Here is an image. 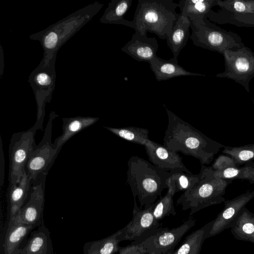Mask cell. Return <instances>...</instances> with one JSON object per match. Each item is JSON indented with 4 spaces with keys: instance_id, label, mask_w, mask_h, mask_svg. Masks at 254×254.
<instances>
[{
    "instance_id": "1",
    "label": "cell",
    "mask_w": 254,
    "mask_h": 254,
    "mask_svg": "<svg viewBox=\"0 0 254 254\" xmlns=\"http://www.w3.org/2000/svg\"><path fill=\"white\" fill-rule=\"evenodd\" d=\"M168 124L163 145L199 160L201 165H209L224 145L204 135L165 107Z\"/></svg>"
},
{
    "instance_id": "2",
    "label": "cell",
    "mask_w": 254,
    "mask_h": 254,
    "mask_svg": "<svg viewBox=\"0 0 254 254\" xmlns=\"http://www.w3.org/2000/svg\"><path fill=\"white\" fill-rule=\"evenodd\" d=\"M127 182L133 197H138L140 208L154 203L163 190L168 189L169 172L155 167L142 158L132 156L127 161Z\"/></svg>"
},
{
    "instance_id": "3",
    "label": "cell",
    "mask_w": 254,
    "mask_h": 254,
    "mask_svg": "<svg viewBox=\"0 0 254 254\" xmlns=\"http://www.w3.org/2000/svg\"><path fill=\"white\" fill-rule=\"evenodd\" d=\"M177 7L173 0H138L133 29L141 34L149 32L166 40L180 16L176 11Z\"/></svg>"
},
{
    "instance_id": "4",
    "label": "cell",
    "mask_w": 254,
    "mask_h": 254,
    "mask_svg": "<svg viewBox=\"0 0 254 254\" xmlns=\"http://www.w3.org/2000/svg\"><path fill=\"white\" fill-rule=\"evenodd\" d=\"M199 181L184 191L176 201L183 210H190V216L203 208L224 202L226 188L233 181L215 176L211 167L205 165H201Z\"/></svg>"
},
{
    "instance_id": "5",
    "label": "cell",
    "mask_w": 254,
    "mask_h": 254,
    "mask_svg": "<svg viewBox=\"0 0 254 254\" xmlns=\"http://www.w3.org/2000/svg\"><path fill=\"white\" fill-rule=\"evenodd\" d=\"M190 39L197 47L223 55L226 50L245 46L239 35L210 22L206 16L190 21Z\"/></svg>"
},
{
    "instance_id": "6",
    "label": "cell",
    "mask_w": 254,
    "mask_h": 254,
    "mask_svg": "<svg viewBox=\"0 0 254 254\" xmlns=\"http://www.w3.org/2000/svg\"><path fill=\"white\" fill-rule=\"evenodd\" d=\"M37 129L33 126L26 131L12 135L8 149L9 184L20 182L25 171V166L36 146L34 137Z\"/></svg>"
},
{
    "instance_id": "7",
    "label": "cell",
    "mask_w": 254,
    "mask_h": 254,
    "mask_svg": "<svg viewBox=\"0 0 254 254\" xmlns=\"http://www.w3.org/2000/svg\"><path fill=\"white\" fill-rule=\"evenodd\" d=\"M222 55L225 70L215 76L233 80L249 92V83L254 77V52L245 46L235 50H226Z\"/></svg>"
},
{
    "instance_id": "8",
    "label": "cell",
    "mask_w": 254,
    "mask_h": 254,
    "mask_svg": "<svg viewBox=\"0 0 254 254\" xmlns=\"http://www.w3.org/2000/svg\"><path fill=\"white\" fill-rule=\"evenodd\" d=\"M195 224V220L190 216L180 226L161 229L139 244L146 254H171L182 237Z\"/></svg>"
},
{
    "instance_id": "9",
    "label": "cell",
    "mask_w": 254,
    "mask_h": 254,
    "mask_svg": "<svg viewBox=\"0 0 254 254\" xmlns=\"http://www.w3.org/2000/svg\"><path fill=\"white\" fill-rule=\"evenodd\" d=\"M53 119L50 118L42 139L36 145L26 164L27 174L31 181L35 180L40 173L47 170L49 166H51L58 154L56 146L52 142Z\"/></svg>"
},
{
    "instance_id": "10",
    "label": "cell",
    "mask_w": 254,
    "mask_h": 254,
    "mask_svg": "<svg viewBox=\"0 0 254 254\" xmlns=\"http://www.w3.org/2000/svg\"><path fill=\"white\" fill-rule=\"evenodd\" d=\"M254 197V190L248 191L230 200L224 201V207L213 220L206 239L215 236L230 228L241 211Z\"/></svg>"
},
{
    "instance_id": "11",
    "label": "cell",
    "mask_w": 254,
    "mask_h": 254,
    "mask_svg": "<svg viewBox=\"0 0 254 254\" xmlns=\"http://www.w3.org/2000/svg\"><path fill=\"white\" fill-rule=\"evenodd\" d=\"M131 220L122 229V241H133L139 238L145 232L154 228H157L159 223L153 214V204L147 208H141L137 205L136 197Z\"/></svg>"
},
{
    "instance_id": "12",
    "label": "cell",
    "mask_w": 254,
    "mask_h": 254,
    "mask_svg": "<svg viewBox=\"0 0 254 254\" xmlns=\"http://www.w3.org/2000/svg\"><path fill=\"white\" fill-rule=\"evenodd\" d=\"M144 147L149 160L155 167L169 172L182 171L192 173L185 166L177 152L150 139L146 142Z\"/></svg>"
},
{
    "instance_id": "13",
    "label": "cell",
    "mask_w": 254,
    "mask_h": 254,
    "mask_svg": "<svg viewBox=\"0 0 254 254\" xmlns=\"http://www.w3.org/2000/svg\"><path fill=\"white\" fill-rule=\"evenodd\" d=\"M158 44L155 37H148L147 34H141L135 31L131 39L122 48V50L138 62H146L149 64L157 56Z\"/></svg>"
},
{
    "instance_id": "14",
    "label": "cell",
    "mask_w": 254,
    "mask_h": 254,
    "mask_svg": "<svg viewBox=\"0 0 254 254\" xmlns=\"http://www.w3.org/2000/svg\"><path fill=\"white\" fill-rule=\"evenodd\" d=\"M44 190L42 184L34 186L28 201L14 219L36 227L40 226L44 220Z\"/></svg>"
},
{
    "instance_id": "15",
    "label": "cell",
    "mask_w": 254,
    "mask_h": 254,
    "mask_svg": "<svg viewBox=\"0 0 254 254\" xmlns=\"http://www.w3.org/2000/svg\"><path fill=\"white\" fill-rule=\"evenodd\" d=\"M14 254H53L50 232L44 220L31 232Z\"/></svg>"
},
{
    "instance_id": "16",
    "label": "cell",
    "mask_w": 254,
    "mask_h": 254,
    "mask_svg": "<svg viewBox=\"0 0 254 254\" xmlns=\"http://www.w3.org/2000/svg\"><path fill=\"white\" fill-rule=\"evenodd\" d=\"M36 228L15 219L9 221L1 240L0 254H14L22 242Z\"/></svg>"
},
{
    "instance_id": "17",
    "label": "cell",
    "mask_w": 254,
    "mask_h": 254,
    "mask_svg": "<svg viewBox=\"0 0 254 254\" xmlns=\"http://www.w3.org/2000/svg\"><path fill=\"white\" fill-rule=\"evenodd\" d=\"M31 181L25 171L18 184H9L7 192L8 222L14 219L23 207Z\"/></svg>"
},
{
    "instance_id": "18",
    "label": "cell",
    "mask_w": 254,
    "mask_h": 254,
    "mask_svg": "<svg viewBox=\"0 0 254 254\" xmlns=\"http://www.w3.org/2000/svg\"><path fill=\"white\" fill-rule=\"evenodd\" d=\"M149 64L158 81L182 76H205L186 70L179 64L178 58L175 57L166 60L157 56Z\"/></svg>"
},
{
    "instance_id": "19",
    "label": "cell",
    "mask_w": 254,
    "mask_h": 254,
    "mask_svg": "<svg viewBox=\"0 0 254 254\" xmlns=\"http://www.w3.org/2000/svg\"><path fill=\"white\" fill-rule=\"evenodd\" d=\"M98 118L77 117L63 119V133L54 141L58 153L62 146L71 137L84 129L94 124Z\"/></svg>"
},
{
    "instance_id": "20",
    "label": "cell",
    "mask_w": 254,
    "mask_h": 254,
    "mask_svg": "<svg viewBox=\"0 0 254 254\" xmlns=\"http://www.w3.org/2000/svg\"><path fill=\"white\" fill-rule=\"evenodd\" d=\"M190 19L180 15L172 32L166 38L167 45L171 50L173 57L178 58L180 52L190 38Z\"/></svg>"
},
{
    "instance_id": "21",
    "label": "cell",
    "mask_w": 254,
    "mask_h": 254,
    "mask_svg": "<svg viewBox=\"0 0 254 254\" xmlns=\"http://www.w3.org/2000/svg\"><path fill=\"white\" fill-rule=\"evenodd\" d=\"M230 229L237 240L254 243V214L245 207Z\"/></svg>"
},
{
    "instance_id": "22",
    "label": "cell",
    "mask_w": 254,
    "mask_h": 254,
    "mask_svg": "<svg viewBox=\"0 0 254 254\" xmlns=\"http://www.w3.org/2000/svg\"><path fill=\"white\" fill-rule=\"evenodd\" d=\"M121 230L103 239L86 243L83 248V254H117L122 242Z\"/></svg>"
},
{
    "instance_id": "23",
    "label": "cell",
    "mask_w": 254,
    "mask_h": 254,
    "mask_svg": "<svg viewBox=\"0 0 254 254\" xmlns=\"http://www.w3.org/2000/svg\"><path fill=\"white\" fill-rule=\"evenodd\" d=\"M178 4L180 15L194 21L204 17L213 6L217 5V0H184Z\"/></svg>"
},
{
    "instance_id": "24",
    "label": "cell",
    "mask_w": 254,
    "mask_h": 254,
    "mask_svg": "<svg viewBox=\"0 0 254 254\" xmlns=\"http://www.w3.org/2000/svg\"><path fill=\"white\" fill-rule=\"evenodd\" d=\"M213 222V220L209 222L187 236L182 245L171 254H199Z\"/></svg>"
},
{
    "instance_id": "25",
    "label": "cell",
    "mask_w": 254,
    "mask_h": 254,
    "mask_svg": "<svg viewBox=\"0 0 254 254\" xmlns=\"http://www.w3.org/2000/svg\"><path fill=\"white\" fill-rule=\"evenodd\" d=\"M132 0H116L112 1L106 12L104 17L107 22L116 24L123 25L134 28L132 21L127 20L124 16L130 8Z\"/></svg>"
},
{
    "instance_id": "26",
    "label": "cell",
    "mask_w": 254,
    "mask_h": 254,
    "mask_svg": "<svg viewBox=\"0 0 254 254\" xmlns=\"http://www.w3.org/2000/svg\"><path fill=\"white\" fill-rule=\"evenodd\" d=\"M206 17L219 23H230L237 26L254 27V14L234 13L222 9L219 12H215L211 10Z\"/></svg>"
},
{
    "instance_id": "27",
    "label": "cell",
    "mask_w": 254,
    "mask_h": 254,
    "mask_svg": "<svg viewBox=\"0 0 254 254\" xmlns=\"http://www.w3.org/2000/svg\"><path fill=\"white\" fill-rule=\"evenodd\" d=\"M104 127L117 136L135 144L144 146L149 139V130L147 128L135 127Z\"/></svg>"
},
{
    "instance_id": "28",
    "label": "cell",
    "mask_w": 254,
    "mask_h": 254,
    "mask_svg": "<svg viewBox=\"0 0 254 254\" xmlns=\"http://www.w3.org/2000/svg\"><path fill=\"white\" fill-rule=\"evenodd\" d=\"M167 180V186L173 188L175 193L181 191H187L196 184L201 177V174L194 175L182 171L170 172Z\"/></svg>"
},
{
    "instance_id": "29",
    "label": "cell",
    "mask_w": 254,
    "mask_h": 254,
    "mask_svg": "<svg viewBox=\"0 0 254 254\" xmlns=\"http://www.w3.org/2000/svg\"><path fill=\"white\" fill-rule=\"evenodd\" d=\"M167 189L166 194L153 204V214L158 222L170 215H176L173 199L175 193L172 187L168 186Z\"/></svg>"
},
{
    "instance_id": "30",
    "label": "cell",
    "mask_w": 254,
    "mask_h": 254,
    "mask_svg": "<svg viewBox=\"0 0 254 254\" xmlns=\"http://www.w3.org/2000/svg\"><path fill=\"white\" fill-rule=\"evenodd\" d=\"M222 152L233 158L239 167L254 160V143L234 147L225 146Z\"/></svg>"
},
{
    "instance_id": "31",
    "label": "cell",
    "mask_w": 254,
    "mask_h": 254,
    "mask_svg": "<svg viewBox=\"0 0 254 254\" xmlns=\"http://www.w3.org/2000/svg\"><path fill=\"white\" fill-rule=\"evenodd\" d=\"M254 167L252 162L245 164L242 167H234L223 170L215 171L213 170L215 176L224 179H241L248 181L250 183L253 178Z\"/></svg>"
},
{
    "instance_id": "32",
    "label": "cell",
    "mask_w": 254,
    "mask_h": 254,
    "mask_svg": "<svg viewBox=\"0 0 254 254\" xmlns=\"http://www.w3.org/2000/svg\"><path fill=\"white\" fill-rule=\"evenodd\" d=\"M221 9L239 14H254V0H217Z\"/></svg>"
},
{
    "instance_id": "33",
    "label": "cell",
    "mask_w": 254,
    "mask_h": 254,
    "mask_svg": "<svg viewBox=\"0 0 254 254\" xmlns=\"http://www.w3.org/2000/svg\"><path fill=\"white\" fill-rule=\"evenodd\" d=\"M210 167L213 170L219 171L228 168L238 166L233 158L228 155L222 154L215 159Z\"/></svg>"
},
{
    "instance_id": "34",
    "label": "cell",
    "mask_w": 254,
    "mask_h": 254,
    "mask_svg": "<svg viewBox=\"0 0 254 254\" xmlns=\"http://www.w3.org/2000/svg\"><path fill=\"white\" fill-rule=\"evenodd\" d=\"M118 254H146V253L138 243L120 247Z\"/></svg>"
},
{
    "instance_id": "35",
    "label": "cell",
    "mask_w": 254,
    "mask_h": 254,
    "mask_svg": "<svg viewBox=\"0 0 254 254\" xmlns=\"http://www.w3.org/2000/svg\"><path fill=\"white\" fill-rule=\"evenodd\" d=\"M58 40L57 33L55 32H51L45 38V46L48 49H53L56 46Z\"/></svg>"
},
{
    "instance_id": "36",
    "label": "cell",
    "mask_w": 254,
    "mask_h": 254,
    "mask_svg": "<svg viewBox=\"0 0 254 254\" xmlns=\"http://www.w3.org/2000/svg\"><path fill=\"white\" fill-rule=\"evenodd\" d=\"M36 81L42 86H47L51 82V79L50 76L45 73H40L36 77Z\"/></svg>"
},
{
    "instance_id": "37",
    "label": "cell",
    "mask_w": 254,
    "mask_h": 254,
    "mask_svg": "<svg viewBox=\"0 0 254 254\" xmlns=\"http://www.w3.org/2000/svg\"><path fill=\"white\" fill-rule=\"evenodd\" d=\"M252 165L254 167V171H253V178L252 181L250 182L251 184H254V162H252Z\"/></svg>"
},
{
    "instance_id": "38",
    "label": "cell",
    "mask_w": 254,
    "mask_h": 254,
    "mask_svg": "<svg viewBox=\"0 0 254 254\" xmlns=\"http://www.w3.org/2000/svg\"><path fill=\"white\" fill-rule=\"evenodd\" d=\"M253 104H254V101L253 100Z\"/></svg>"
}]
</instances>
